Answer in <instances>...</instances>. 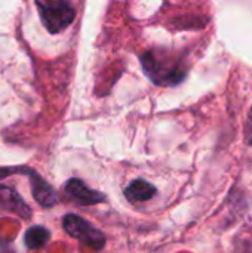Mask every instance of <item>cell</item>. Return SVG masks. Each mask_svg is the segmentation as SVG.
Masks as SVG:
<instances>
[{"label": "cell", "mask_w": 252, "mask_h": 253, "mask_svg": "<svg viewBox=\"0 0 252 253\" xmlns=\"http://www.w3.org/2000/svg\"><path fill=\"white\" fill-rule=\"evenodd\" d=\"M64 191L74 203L80 206H94V205L105 202V194L89 188L83 181L77 178L68 179L64 187Z\"/></svg>", "instance_id": "5b68a950"}, {"label": "cell", "mask_w": 252, "mask_h": 253, "mask_svg": "<svg viewBox=\"0 0 252 253\" xmlns=\"http://www.w3.org/2000/svg\"><path fill=\"white\" fill-rule=\"evenodd\" d=\"M247 142L252 145V107H251V113H250V127L247 130Z\"/></svg>", "instance_id": "9c48e42d"}, {"label": "cell", "mask_w": 252, "mask_h": 253, "mask_svg": "<svg viewBox=\"0 0 252 253\" xmlns=\"http://www.w3.org/2000/svg\"><path fill=\"white\" fill-rule=\"evenodd\" d=\"M13 173H24L28 176L30 184H31V191H33V197L34 200L42 206V208H52L58 203V194L55 191V188L46 182L34 169L31 168H0V179L13 175Z\"/></svg>", "instance_id": "277c9868"}, {"label": "cell", "mask_w": 252, "mask_h": 253, "mask_svg": "<svg viewBox=\"0 0 252 253\" xmlns=\"http://www.w3.org/2000/svg\"><path fill=\"white\" fill-rule=\"evenodd\" d=\"M40 19L45 28L50 34H58L64 31L76 18V9L71 3L64 0L55 1H36Z\"/></svg>", "instance_id": "7a4b0ae2"}, {"label": "cell", "mask_w": 252, "mask_h": 253, "mask_svg": "<svg viewBox=\"0 0 252 253\" xmlns=\"http://www.w3.org/2000/svg\"><path fill=\"white\" fill-rule=\"evenodd\" d=\"M49 239H50V233L48 228H45L42 225H34L27 230L24 242L28 249L37 251V249H42L49 242Z\"/></svg>", "instance_id": "ba28073f"}, {"label": "cell", "mask_w": 252, "mask_h": 253, "mask_svg": "<svg viewBox=\"0 0 252 253\" xmlns=\"http://www.w3.org/2000/svg\"><path fill=\"white\" fill-rule=\"evenodd\" d=\"M144 74L157 86H175L187 76V68L178 58L160 50H147L141 55Z\"/></svg>", "instance_id": "6da1fadb"}, {"label": "cell", "mask_w": 252, "mask_h": 253, "mask_svg": "<svg viewBox=\"0 0 252 253\" xmlns=\"http://www.w3.org/2000/svg\"><path fill=\"white\" fill-rule=\"evenodd\" d=\"M0 209L19 215L24 219H28L31 216L30 206L13 188L7 185H0Z\"/></svg>", "instance_id": "8992f818"}, {"label": "cell", "mask_w": 252, "mask_h": 253, "mask_svg": "<svg viewBox=\"0 0 252 253\" xmlns=\"http://www.w3.org/2000/svg\"><path fill=\"white\" fill-rule=\"evenodd\" d=\"M62 227L70 237L79 240L92 251H101L107 243L102 231H100L89 221L76 213H67L62 218Z\"/></svg>", "instance_id": "3957f363"}, {"label": "cell", "mask_w": 252, "mask_h": 253, "mask_svg": "<svg viewBox=\"0 0 252 253\" xmlns=\"http://www.w3.org/2000/svg\"><path fill=\"white\" fill-rule=\"evenodd\" d=\"M123 194L132 203L147 202L156 196V187L144 179H135L125 188Z\"/></svg>", "instance_id": "52a82bcc"}]
</instances>
